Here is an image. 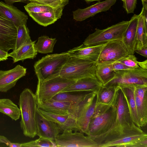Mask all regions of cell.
<instances>
[{
    "instance_id": "1",
    "label": "cell",
    "mask_w": 147,
    "mask_h": 147,
    "mask_svg": "<svg viewBox=\"0 0 147 147\" xmlns=\"http://www.w3.org/2000/svg\"><path fill=\"white\" fill-rule=\"evenodd\" d=\"M18 105L21 117L20 126L23 134L33 138L37 134L36 113L37 105L35 94L30 89L25 88L20 94Z\"/></svg>"
},
{
    "instance_id": "2",
    "label": "cell",
    "mask_w": 147,
    "mask_h": 147,
    "mask_svg": "<svg viewBox=\"0 0 147 147\" xmlns=\"http://www.w3.org/2000/svg\"><path fill=\"white\" fill-rule=\"evenodd\" d=\"M117 118L115 107L96 102L94 112L89 124L87 135L91 137L102 135L115 124Z\"/></svg>"
},
{
    "instance_id": "3",
    "label": "cell",
    "mask_w": 147,
    "mask_h": 147,
    "mask_svg": "<svg viewBox=\"0 0 147 147\" xmlns=\"http://www.w3.org/2000/svg\"><path fill=\"white\" fill-rule=\"evenodd\" d=\"M70 56L67 52L48 55L36 62L34 68L38 80H44L59 76L63 66Z\"/></svg>"
},
{
    "instance_id": "4",
    "label": "cell",
    "mask_w": 147,
    "mask_h": 147,
    "mask_svg": "<svg viewBox=\"0 0 147 147\" xmlns=\"http://www.w3.org/2000/svg\"><path fill=\"white\" fill-rule=\"evenodd\" d=\"M96 63L89 60L70 57L63 66L59 76L77 80L83 78L95 77Z\"/></svg>"
},
{
    "instance_id": "5",
    "label": "cell",
    "mask_w": 147,
    "mask_h": 147,
    "mask_svg": "<svg viewBox=\"0 0 147 147\" xmlns=\"http://www.w3.org/2000/svg\"><path fill=\"white\" fill-rule=\"evenodd\" d=\"M113 103L116 108L117 118L113 126L105 134L108 137L120 134L125 129L131 127L133 122L127 102L119 87H118Z\"/></svg>"
},
{
    "instance_id": "6",
    "label": "cell",
    "mask_w": 147,
    "mask_h": 147,
    "mask_svg": "<svg viewBox=\"0 0 147 147\" xmlns=\"http://www.w3.org/2000/svg\"><path fill=\"white\" fill-rule=\"evenodd\" d=\"M129 21H123L107 28L100 30L96 28L95 31L89 34L83 44L92 46L105 44L114 40H122Z\"/></svg>"
},
{
    "instance_id": "7",
    "label": "cell",
    "mask_w": 147,
    "mask_h": 147,
    "mask_svg": "<svg viewBox=\"0 0 147 147\" xmlns=\"http://www.w3.org/2000/svg\"><path fill=\"white\" fill-rule=\"evenodd\" d=\"M76 81L60 76L45 80H38L35 94L37 102L52 98Z\"/></svg>"
},
{
    "instance_id": "8",
    "label": "cell",
    "mask_w": 147,
    "mask_h": 147,
    "mask_svg": "<svg viewBox=\"0 0 147 147\" xmlns=\"http://www.w3.org/2000/svg\"><path fill=\"white\" fill-rule=\"evenodd\" d=\"M141 85H147V69L139 67L131 70L115 71L114 78L103 86L135 87Z\"/></svg>"
},
{
    "instance_id": "9",
    "label": "cell",
    "mask_w": 147,
    "mask_h": 147,
    "mask_svg": "<svg viewBox=\"0 0 147 147\" xmlns=\"http://www.w3.org/2000/svg\"><path fill=\"white\" fill-rule=\"evenodd\" d=\"M71 130H65L59 134L54 140L57 147H98L92 138L85 136L83 133Z\"/></svg>"
},
{
    "instance_id": "10",
    "label": "cell",
    "mask_w": 147,
    "mask_h": 147,
    "mask_svg": "<svg viewBox=\"0 0 147 147\" xmlns=\"http://www.w3.org/2000/svg\"><path fill=\"white\" fill-rule=\"evenodd\" d=\"M129 54L122 40H114L105 44L97 63H113L125 58Z\"/></svg>"
},
{
    "instance_id": "11",
    "label": "cell",
    "mask_w": 147,
    "mask_h": 147,
    "mask_svg": "<svg viewBox=\"0 0 147 147\" xmlns=\"http://www.w3.org/2000/svg\"><path fill=\"white\" fill-rule=\"evenodd\" d=\"M80 103H73L51 98L42 102H37V105L38 108L47 112L58 115H68L76 118Z\"/></svg>"
},
{
    "instance_id": "12",
    "label": "cell",
    "mask_w": 147,
    "mask_h": 147,
    "mask_svg": "<svg viewBox=\"0 0 147 147\" xmlns=\"http://www.w3.org/2000/svg\"><path fill=\"white\" fill-rule=\"evenodd\" d=\"M145 137H147L146 134L133 122L131 127L126 129L120 134L100 144L98 147H125L132 141Z\"/></svg>"
},
{
    "instance_id": "13",
    "label": "cell",
    "mask_w": 147,
    "mask_h": 147,
    "mask_svg": "<svg viewBox=\"0 0 147 147\" xmlns=\"http://www.w3.org/2000/svg\"><path fill=\"white\" fill-rule=\"evenodd\" d=\"M17 28L0 12V49L8 52L15 47Z\"/></svg>"
},
{
    "instance_id": "14",
    "label": "cell",
    "mask_w": 147,
    "mask_h": 147,
    "mask_svg": "<svg viewBox=\"0 0 147 147\" xmlns=\"http://www.w3.org/2000/svg\"><path fill=\"white\" fill-rule=\"evenodd\" d=\"M36 120L37 129V135L39 137L54 141L62 131L55 122L45 117L37 108Z\"/></svg>"
},
{
    "instance_id": "15",
    "label": "cell",
    "mask_w": 147,
    "mask_h": 147,
    "mask_svg": "<svg viewBox=\"0 0 147 147\" xmlns=\"http://www.w3.org/2000/svg\"><path fill=\"white\" fill-rule=\"evenodd\" d=\"M26 73V68L20 65L10 70H0V92H7L14 87Z\"/></svg>"
},
{
    "instance_id": "16",
    "label": "cell",
    "mask_w": 147,
    "mask_h": 147,
    "mask_svg": "<svg viewBox=\"0 0 147 147\" xmlns=\"http://www.w3.org/2000/svg\"><path fill=\"white\" fill-rule=\"evenodd\" d=\"M97 102L96 92H93L83 106L76 118L79 131L87 135L89 124Z\"/></svg>"
},
{
    "instance_id": "17",
    "label": "cell",
    "mask_w": 147,
    "mask_h": 147,
    "mask_svg": "<svg viewBox=\"0 0 147 147\" xmlns=\"http://www.w3.org/2000/svg\"><path fill=\"white\" fill-rule=\"evenodd\" d=\"M117 0H106L84 9H78L73 12V19L77 21H82L99 13L106 11L115 4Z\"/></svg>"
},
{
    "instance_id": "18",
    "label": "cell",
    "mask_w": 147,
    "mask_h": 147,
    "mask_svg": "<svg viewBox=\"0 0 147 147\" xmlns=\"http://www.w3.org/2000/svg\"><path fill=\"white\" fill-rule=\"evenodd\" d=\"M134 96L140 127L147 124V85L135 87Z\"/></svg>"
},
{
    "instance_id": "19",
    "label": "cell",
    "mask_w": 147,
    "mask_h": 147,
    "mask_svg": "<svg viewBox=\"0 0 147 147\" xmlns=\"http://www.w3.org/2000/svg\"><path fill=\"white\" fill-rule=\"evenodd\" d=\"M105 44L89 46L83 44L70 49L67 52L70 57L86 59L96 63Z\"/></svg>"
},
{
    "instance_id": "20",
    "label": "cell",
    "mask_w": 147,
    "mask_h": 147,
    "mask_svg": "<svg viewBox=\"0 0 147 147\" xmlns=\"http://www.w3.org/2000/svg\"><path fill=\"white\" fill-rule=\"evenodd\" d=\"M38 109L45 117L57 124L62 131L71 130L79 131L76 119L74 117L68 115H58L50 113L38 108Z\"/></svg>"
},
{
    "instance_id": "21",
    "label": "cell",
    "mask_w": 147,
    "mask_h": 147,
    "mask_svg": "<svg viewBox=\"0 0 147 147\" xmlns=\"http://www.w3.org/2000/svg\"><path fill=\"white\" fill-rule=\"evenodd\" d=\"M96 77H87L78 79L61 92L90 91L97 92L102 86Z\"/></svg>"
},
{
    "instance_id": "22",
    "label": "cell",
    "mask_w": 147,
    "mask_h": 147,
    "mask_svg": "<svg viewBox=\"0 0 147 147\" xmlns=\"http://www.w3.org/2000/svg\"><path fill=\"white\" fill-rule=\"evenodd\" d=\"M0 12L11 21L16 28L22 24L26 25L28 16L13 5L0 1Z\"/></svg>"
},
{
    "instance_id": "23",
    "label": "cell",
    "mask_w": 147,
    "mask_h": 147,
    "mask_svg": "<svg viewBox=\"0 0 147 147\" xmlns=\"http://www.w3.org/2000/svg\"><path fill=\"white\" fill-rule=\"evenodd\" d=\"M139 15L134 14L129 21L122 41L129 55H134L136 43V32Z\"/></svg>"
},
{
    "instance_id": "24",
    "label": "cell",
    "mask_w": 147,
    "mask_h": 147,
    "mask_svg": "<svg viewBox=\"0 0 147 147\" xmlns=\"http://www.w3.org/2000/svg\"><path fill=\"white\" fill-rule=\"evenodd\" d=\"M64 6L58 7L53 11L40 13H28L29 16L39 24L46 26L60 18Z\"/></svg>"
},
{
    "instance_id": "25",
    "label": "cell",
    "mask_w": 147,
    "mask_h": 147,
    "mask_svg": "<svg viewBox=\"0 0 147 147\" xmlns=\"http://www.w3.org/2000/svg\"><path fill=\"white\" fill-rule=\"evenodd\" d=\"M35 41L24 44L12 52L9 53V57H11L13 63L30 59H33L36 57L37 52L36 50L34 45Z\"/></svg>"
},
{
    "instance_id": "26",
    "label": "cell",
    "mask_w": 147,
    "mask_h": 147,
    "mask_svg": "<svg viewBox=\"0 0 147 147\" xmlns=\"http://www.w3.org/2000/svg\"><path fill=\"white\" fill-rule=\"evenodd\" d=\"M119 87L121 90L127 102L132 121L137 126L140 128L135 98V87Z\"/></svg>"
},
{
    "instance_id": "27",
    "label": "cell",
    "mask_w": 147,
    "mask_h": 147,
    "mask_svg": "<svg viewBox=\"0 0 147 147\" xmlns=\"http://www.w3.org/2000/svg\"><path fill=\"white\" fill-rule=\"evenodd\" d=\"M112 63H96L95 76L102 85L109 82L115 76V72L113 68Z\"/></svg>"
},
{
    "instance_id": "28",
    "label": "cell",
    "mask_w": 147,
    "mask_h": 147,
    "mask_svg": "<svg viewBox=\"0 0 147 147\" xmlns=\"http://www.w3.org/2000/svg\"><path fill=\"white\" fill-rule=\"evenodd\" d=\"M0 113L8 116L15 121L18 119L21 115L20 108L8 98L0 99Z\"/></svg>"
},
{
    "instance_id": "29",
    "label": "cell",
    "mask_w": 147,
    "mask_h": 147,
    "mask_svg": "<svg viewBox=\"0 0 147 147\" xmlns=\"http://www.w3.org/2000/svg\"><path fill=\"white\" fill-rule=\"evenodd\" d=\"M118 87L105 86L102 85L96 92L97 102L111 105L113 102Z\"/></svg>"
},
{
    "instance_id": "30",
    "label": "cell",
    "mask_w": 147,
    "mask_h": 147,
    "mask_svg": "<svg viewBox=\"0 0 147 147\" xmlns=\"http://www.w3.org/2000/svg\"><path fill=\"white\" fill-rule=\"evenodd\" d=\"M92 92L80 91L73 94L70 92H61L54 96L52 99L61 101L79 103L83 101Z\"/></svg>"
},
{
    "instance_id": "31",
    "label": "cell",
    "mask_w": 147,
    "mask_h": 147,
    "mask_svg": "<svg viewBox=\"0 0 147 147\" xmlns=\"http://www.w3.org/2000/svg\"><path fill=\"white\" fill-rule=\"evenodd\" d=\"M57 41L55 38L42 36L38 38L37 42L35 44L34 47L37 52L43 54L52 53Z\"/></svg>"
},
{
    "instance_id": "32",
    "label": "cell",
    "mask_w": 147,
    "mask_h": 147,
    "mask_svg": "<svg viewBox=\"0 0 147 147\" xmlns=\"http://www.w3.org/2000/svg\"><path fill=\"white\" fill-rule=\"evenodd\" d=\"M143 8L139 15L136 32V43L135 49L141 48L147 45V35L145 34L143 16Z\"/></svg>"
},
{
    "instance_id": "33",
    "label": "cell",
    "mask_w": 147,
    "mask_h": 147,
    "mask_svg": "<svg viewBox=\"0 0 147 147\" xmlns=\"http://www.w3.org/2000/svg\"><path fill=\"white\" fill-rule=\"evenodd\" d=\"M17 34L14 49H16L21 46L31 42L29 31L26 25L22 24L17 28Z\"/></svg>"
},
{
    "instance_id": "34",
    "label": "cell",
    "mask_w": 147,
    "mask_h": 147,
    "mask_svg": "<svg viewBox=\"0 0 147 147\" xmlns=\"http://www.w3.org/2000/svg\"><path fill=\"white\" fill-rule=\"evenodd\" d=\"M24 7L28 13H40L49 12L53 11L57 8H55L50 5L34 2H30L24 6Z\"/></svg>"
},
{
    "instance_id": "35",
    "label": "cell",
    "mask_w": 147,
    "mask_h": 147,
    "mask_svg": "<svg viewBox=\"0 0 147 147\" xmlns=\"http://www.w3.org/2000/svg\"><path fill=\"white\" fill-rule=\"evenodd\" d=\"M22 147H57L54 141L39 137L38 139L21 143Z\"/></svg>"
},
{
    "instance_id": "36",
    "label": "cell",
    "mask_w": 147,
    "mask_h": 147,
    "mask_svg": "<svg viewBox=\"0 0 147 147\" xmlns=\"http://www.w3.org/2000/svg\"><path fill=\"white\" fill-rule=\"evenodd\" d=\"M30 2H34L47 5L57 8L65 6L68 3L69 0H29Z\"/></svg>"
},
{
    "instance_id": "37",
    "label": "cell",
    "mask_w": 147,
    "mask_h": 147,
    "mask_svg": "<svg viewBox=\"0 0 147 147\" xmlns=\"http://www.w3.org/2000/svg\"><path fill=\"white\" fill-rule=\"evenodd\" d=\"M118 61L132 68L135 69L139 67L138 64L137 58L134 55H129Z\"/></svg>"
},
{
    "instance_id": "38",
    "label": "cell",
    "mask_w": 147,
    "mask_h": 147,
    "mask_svg": "<svg viewBox=\"0 0 147 147\" xmlns=\"http://www.w3.org/2000/svg\"><path fill=\"white\" fill-rule=\"evenodd\" d=\"M123 7L127 13H132L136 7L137 0H124Z\"/></svg>"
},
{
    "instance_id": "39",
    "label": "cell",
    "mask_w": 147,
    "mask_h": 147,
    "mask_svg": "<svg viewBox=\"0 0 147 147\" xmlns=\"http://www.w3.org/2000/svg\"><path fill=\"white\" fill-rule=\"evenodd\" d=\"M147 147V137L136 140L127 145L125 147Z\"/></svg>"
},
{
    "instance_id": "40",
    "label": "cell",
    "mask_w": 147,
    "mask_h": 147,
    "mask_svg": "<svg viewBox=\"0 0 147 147\" xmlns=\"http://www.w3.org/2000/svg\"><path fill=\"white\" fill-rule=\"evenodd\" d=\"M112 66L115 72L119 70H129L135 69L129 67L119 61L112 63Z\"/></svg>"
},
{
    "instance_id": "41",
    "label": "cell",
    "mask_w": 147,
    "mask_h": 147,
    "mask_svg": "<svg viewBox=\"0 0 147 147\" xmlns=\"http://www.w3.org/2000/svg\"><path fill=\"white\" fill-rule=\"evenodd\" d=\"M0 143L4 144L10 147H22L21 143L11 142L3 136L0 135Z\"/></svg>"
},
{
    "instance_id": "42",
    "label": "cell",
    "mask_w": 147,
    "mask_h": 147,
    "mask_svg": "<svg viewBox=\"0 0 147 147\" xmlns=\"http://www.w3.org/2000/svg\"><path fill=\"white\" fill-rule=\"evenodd\" d=\"M134 52L147 58V45H144L140 49H135Z\"/></svg>"
},
{
    "instance_id": "43",
    "label": "cell",
    "mask_w": 147,
    "mask_h": 147,
    "mask_svg": "<svg viewBox=\"0 0 147 147\" xmlns=\"http://www.w3.org/2000/svg\"><path fill=\"white\" fill-rule=\"evenodd\" d=\"M143 16L145 34L147 35V9H144L143 8Z\"/></svg>"
},
{
    "instance_id": "44",
    "label": "cell",
    "mask_w": 147,
    "mask_h": 147,
    "mask_svg": "<svg viewBox=\"0 0 147 147\" xmlns=\"http://www.w3.org/2000/svg\"><path fill=\"white\" fill-rule=\"evenodd\" d=\"M9 57L8 52L0 49V61L7 60Z\"/></svg>"
},
{
    "instance_id": "45",
    "label": "cell",
    "mask_w": 147,
    "mask_h": 147,
    "mask_svg": "<svg viewBox=\"0 0 147 147\" xmlns=\"http://www.w3.org/2000/svg\"><path fill=\"white\" fill-rule=\"evenodd\" d=\"M5 3L9 5H13V4L17 2H22L28 3L29 2V0H4Z\"/></svg>"
},
{
    "instance_id": "46",
    "label": "cell",
    "mask_w": 147,
    "mask_h": 147,
    "mask_svg": "<svg viewBox=\"0 0 147 147\" xmlns=\"http://www.w3.org/2000/svg\"><path fill=\"white\" fill-rule=\"evenodd\" d=\"M138 66L141 68L147 69V60L143 61H138Z\"/></svg>"
},
{
    "instance_id": "47",
    "label": "cell",
    "mask_w": 147,
    "mask_h": 147,
    "mask_svg": "<svg viewBox=\"0 0 147 147\" xmlns=\"http://www.w3.org/2000/svg\"><path fill=\"white\" fill-rule=\"evenodd\" d=\"M143 7L144 9H147V0H141Z\"/></svg>"
},
{
    "instance_id": "48",
    "label": "cell",
    "mask_w": 147,
    "mask_h": 147,
    "mask_svg": "<svg viewBox=\"0 0 147 147\" xmlns=\"http://www.w3.org/2000/svg\"><path fill=\"white\" fill-rule=\"evenodd\" d=\"M85 1L87 2H93L94 1H100L102 0H84Z\"/></svg>"
},
{
    "instance_id": "49",
    "label": "cell",
    "mask_w": 147,
    "mask_h": 147,
    "mask_svg": "<svg viewBox=\"0 0 147 147\" xmlns=\"http://www.w3.org/2000/svg\"><path fill=\"white\" fill-rule=\"evenodd\" d=\"M121 1H124V0H121Z\"/></svg>"
}]
</instances>
